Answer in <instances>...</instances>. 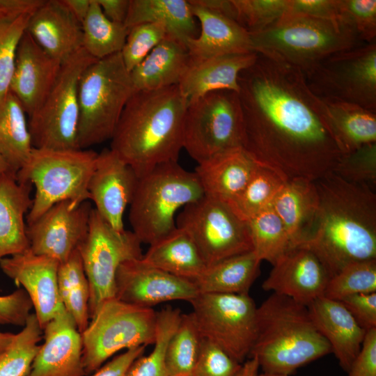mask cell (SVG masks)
<instances>
[{"mask_svg":"<svg viewBox=\"0 0 376 376\" xmlns=\"http://www.w3.org/2000/svg\"><path fill=\"white\" fill-rule=\"evenodd\" d=\"M256 54L237 80L243 148L258 164L287 180L315 181L331 172L342 155L320 99L299 70Z\"/></svg>","mask_w":376,"mask_h":376,"instance_id":"cell-1","label":"cell"},{"mask_svg":"<svg viewBox=\"0 0 376 376\" xmlns=\"http://www.w3.org/2000/svg\"><path fill=\"white\" fill-rule=\"evenodd\" d=\"M315 183L318 210L310 233L299 246L319 258L329 278L350 263L376 259L374 189L332 171Z\"/></svg>","mask_w":376,"mask_h":376,"instance_id":"cell-2","label":"cell"},{"mask_svg":"<svg viewBox=\"0 0 376 376\" xmlns=\"http://www.w3.org/2000/svg\"><path fill=\"white\" fill-rule=\"evenodd\" d=\"M187 105L178 85L136 91L121 113L110 148L139 178L159 164L178 162Z\"/></svg>","mask_w":376,"mask_h":376,"instance_id":"cell-3","label":"cell"},{"mask_svg":"<svg viewBox=\"0 0 376 376\" xmlns=\"http://www.w3.org/2000/svg\"><path fill=\"white\" fill-rule=\"evenodd\" d=\"M329 353V343L318 331L307 306L276 293L256 312V336L249 357L263 372L290 375L300 367Z\"/></svg>","mask_w":376,"mask_h":376,"instance_id":"cell-4","label":"cell"},{"mask_svg":"<svg viewBox=\"0 0 376 376\" xmlns=\"http://www.w3.org/2000/svg\"><path fill=\"white\" fill-rule=\"evenodd\" d=\"M249 36L253 52L286 63L303 74L331 54L366 44L340 21L288 13Z\"/></svg>","mask_w":376,"mask_h":376,"instance_id":"cell-5","label":"cell"},{"mask_svg":"<svg viewBox=\"0 0 376 376\" xmlns=\"http://www.w3.org/2000/svg\"><path fill=\"white\" fill-rule=\"evenodd\" d=\"M203 196L194 171L178 162L159 164L139 178L130 204L132 231L141 243L150 245L175 229L178 210Z\"/></svg>","mask_w":376,"mask_h":376,"instance_id":"cell-6","label":"cell"},{"mask_svg":"<svg viewBox=\"0 0 376 376\" xmlns=\"http://www.w3.org/2000/svg\"><path fill=\"white\" fill-rule=\"evenodd\" d=\"M136 91L120 52L96 60L79 84V149L111 140L121 113Z\"/></svg>","mask_w":376,"mask_h":376,"instance_id":"cell-7","label":"cell"},{"mask_svg":"<svg viewBox=\"0 0 376 376\" xmlns=\"http://www.w3.org/2000/svg\"><path fill=\"white\" fill-rule=\"evenodd\" d=\"M98 153L92 150H51L33 148L23 167L17 173L19 182L36 189L26 217V225L39 218L56 203L90 200L88 185Z\"/></svg>","mask_w":376,"mask_h":376,"instance_id":"cell-8","label":"cell"},{"mask_svg":"<svg viewBox=\"0 0 376 376\" xmlns=\"http://www.w3.org/2000/svg\"><path fill=\"white\" fill-rule=\"evenodd\" d=\"M157 314L152 308L112 298L104 301L81 334L86 375L95 372L122 350L153 345Z\"/></svg>","mask_w":376,"mask_h":376,"instance_id":"cell-9","label":"cell"},{"mask_svg":"<svg viewBox=\"0 0 376 376\" xmlns=\"http://www.w3.org/2000/svg\"><path fill=\"white\" fill-rule=\"evenodd\" d=\"M244 127L237 92L218 90L188 102L183 148L200 164L221 152L243 148Z\"/></svg>","mask_w":376,"mask_h":376,"instance_id":"cell-10","label":"cell"},{"mask_svg":"<svg viewBox=\"0 0 376 376\" xmlns=\"http://www.w3.org/2000/svg\"><path fill=\"white\" fill-rule=\"evenodd\" d=\"M96 60L81 47L62 63L49 93L40 107L29 117L33 148L79 149V84L84 70Z\"/></svg>","mask_w":376,"mask_h":376,"instance_id":"cell-11","label":"cell"},{"mask_svg":"<svg viewBox=\"0 0 376 376\" xmlns=\"http://www.w3.org/2000/svg\"><path fill=\"white\" fill-rule=\"evenodd\" d=\"M175 225L190 236L207 267L253 251L247 221L220 200L204 195L187 205Z\"/></svg>","mask_w":376,"mask_h":376,"instance_id":"cell-12","label":"cell"},{"mask_svg":"<svg viewBox=\"0 0 376 376\" xmlns=\"http://www.w3.org/2000/svg\"><path fill=\"white\" fill-rule=\"evenodd\" d=\"M304 75L318 97L376 111L375 41L331 54Z\"/></svg>","mask_w":376,"mask_h":376,"instance_id":"cell-13","label":"cell"},{"mask_svg":"<svg viewBox=\"0 0 376 376\" xmlns=\"http://www.w3.org/2000/svg\"><path fill=\"white\" fill-rule=\"evenodd\" d=\"M141 242L130 230L117 231L92 209L88 234L78 247L90 289V318L116 297V276L125 261L143 256Z\"/></svg>","mask_w":376,"mask_h":376,"instance_id":"cell-14","label":"cell"},{"mask_svg":"<svg viewBox=\"0 0 376 376\" xmlns=\"http://www.w3.org/2000/svg\"><path fill=\"white\" fill-rule=\"evenodd\" d=\"M189 303L201 336L243 363L256 336L257 306L249 295L198 293Z\"/></svg>","mask_w":376,"mask_h":376,"instance_id":"cell-15","label":"cell"},{"mask_svg":"<svg viewBox=\"0 0 376 376\" xmlns=\"http://www.w3.org/2000/svg\"><path fill=\"white\" fill-rule=\"evenodd\" d=\"M92 205L65 200L55 203L26 225L29 249L36 254L65 261L85 240Z\"/></svg>","mask_w":376,"mask_h":376,"instance_id":"cell-16","label":"cell"},{"mask_svg":"<svg viewBox=\"0 0 376 376\" xmlns=\"http://www.w3.org/2000/svg\"><path fill=\"white\" fill-rule=\"evenodd\" d=\"M198 294L194 283L146 263L141 258L122 263L116 276V298L152 308L166 301H190Z\"/></svg>","mask_w":376,"mask_h":376,"instance_id":"cell-17","label":"cell"},{"mask_svg":"<svg viewBox=\"0 0 376 376\" xmlns=\"http://www.w3.org/2000/svg\"><path fill=\"white\" fill-rule=\"evenodd\" d=\"M59 264L55 258L36 254L30 249L0 260L1 271L29 295L42 331L64 306L58 290Z\"/></svg>","mask_w":376,"mask_h":376,"instance_id":"cell-18","label":"cell"},{"mask_svg":"<svg viewBox=\"0 0 376 376\" xmlns=\"http://www.w3.org/2000/svg\"><path fill=\"white\" fill-rule=\"evenodd\" d=\"M138 180L134 169L111 148L98 153L88 191L95 210L117 231L125 230L123 215L133 198Z\"/></svg>","mask_w":376,"mask_h":376,"instance_id":"cell-19","label":"cell"},{"mask_svg":"<svg viewBox=\"0 0 376 376\" xmlns=\"http://www.w3.org/2000/svg\"><path fill=\"white\" fill-rule=\"evenodd\" d=\"M262 288L308 306L324 296L329 276L308 249L290 248L274 265Z\"/></svg>","mask_w":376,"mask_h":376,"instance_id":"cell-20","label":"cell"},{"mask_svg":"<svg viewBox=\"0 0 376 376\" xmlns=\"http://www.w3.org/2000/svg\"><path fill=\"white\" fill-rule=\"evenodd\" d=\"M44 343L27 376H85L82 340L65 307L43 329Z\"/></svg>","mask_w":376,"mask_h":376,"instance_id":"cell-21","label":"cell"},{"mask_svg":"<svg viewBox=\"0 0 376 376\" xmlns=\"http://www.w3.org/2000/svg\"><path fill=\"white\" fill-rule=\"evenodd\" d=\"M61 65L25 32L17 48L9 91L18 99L29 117L42 104Z\"/></svg>","mask_w":376,"mask_h":376,"instance_id":"cell-22","label":"cell"},{"mask_svg":"<svg viewBox=\"0 0 376 376\" xmlns=\"http://www.w3.org/2000/svg\"><path fill=\"white\" fill-rule=\"evenodd\" d=\"M26 31L61 63L82 47L81 24L61 0H44L31 14Z\"/></svg>","mask_w":376,"mask_h":376,"instance_id":"cell-23","label":"cell"},{"mask_svg":"<svg viewBox=\"0 0 376 376\" xmlns=\"http://www.w3.org/2000/svg\"><path fill=\"white\" fill-rule=\"evenodd\" d=\"M201 24L200 33L187 40L190 63L208 58L253 52L249 33L235 20L189 1Z\"/></svg>","mask_w":376,"mask_h":376,"instance_id":"cell-24","label":"cell"},{"mask_svg":"<svg viewBox=\"0 0 376 376\" xmlns=\"http://www.w3.org/2000/svg\"><path fill=\"white\" fill-rule=\"evenodd\" d=\"M312 321L329 343L339 365L347 372L366 333L341 301L322 296L307 306Z\"/></svg>","mask_w":376,"mask_h":376,"instance_id":"cell-25","label":"cell"},{"mask_svg":"<svg viewBox=\"0 0 376 376\" xmlns=\"http://www.w3.org/2000/svg\"><path fill=\"white\" fill-rule=\"evenodd\" d=\"M258 164L239 148L198 164L194 173L204 195L229 203L243 190Z\"/></svg>","mask_w":376,"mask_h":376,"instance_id":"cell-26","label":"cell"},{"mask_svg":"<svg viewBox=\"0 0 376 376\" xmlns=\"http://www.w3.org/2000/svg\"><path fill=\"white\" fill-rule=\"evenodd\" d=\"M253 52L231 54L190 63L178 86L188 102L212 91L238 92L240 73L253 63Z\"/></svg>","mask_w":376,"mask_h":376,"instance_id":"cell-27","label":"cell"},{"mask_svg":"<svg viewBox=\"0 0 376 376\" xmlns=\"http://www.w3.org/2000/svg\"><path fill=\"white\" fill-rule=\"evenodd\" d=\"M31 189L11 173L0 178V260L29 249L25 214L33 203Z\"/></svg>","mask_w":376,"mask_h":376,"instance_id":"cell-28","label":"cell"},{"mask_svg":"<svg viewBox=\"0 0 376 376\" xmlns=\"http://www.w3.org/2000/svg\"><path fill=\"white\" fill-rule=\"evenodd\" d=\"M318 206L314 180L297 178L288 180L274 199L272 207L282 221L291 248L302 244L312 228Z\"/></svg>","mask_w":376,"mask_h":376,"instance_id":"cell-29","label":"cell"},{"mask_svg":"<svg viewBox=\"0 0 376 376\" xmlns=\"http://www.w3.org/2000/svg\"><path fill=\"white\" fill-rule=\"evenodd\" d=\"M190 64L183 43L166 36L130 72L136 91H151L178 85Z\"/></svg>","mask_w":376,"mask_h":376,"instance_id":"cell-30","label":"cell"},{"mask_svg":"<svg viewBox=\"0 0 376 376\" xmlns=\"http://www.w3.org/2000/svg\"><path fill=\"white\" fill-rule=\"evenodd\" d=\"M319 99L326 123L342 155L376 143V111L345 102Z\"/></svg>","mask_w":376,"mask_h":376,"instance_id":"cell-31","label":"cell"},{"mask_svg":"<svg viewBox=\"0 0 376 376\" xmlns=\"http://www.w3.org/2000/svg\"><path fill=\"white\" fill-rule=\"evenodd\" d=\"M141 259L152 267L191 281L207 267L192 239L178 227L150 244Z\"/></svg>","mask_w":376,"mask_h":376,"instance_id":"cell-32","label":"cell"},{"mask_svg":"<svg viewBox=\"0 0 376 376\" xmlns=\"http://www.w3.org/2000/svg\"><path fill=\"white\" fill-rule=\"evenodd\" d=\"M196 18L189 1L130 0L125 26L130 28L144 23H162L167 36L185 45L197 36Z\"/></svg>","mask_w":376,"mask_h":376,"instance_id":"cell-33","label":"cell"},{"mask_svg":"<svg viewBox=\"0 0 376 376\" xmlns=\"http://www.w3.org/2000/svg\"><path fill=\"white\" fill-rule=\"evenodd\" d=\"M261 262L251 251L206 267L192 282L198 293L249 294Z\"/></svg>","mask_w":376,"mask_h":376,"instance_id":"cell-34","label":"cell"},{"mask_svg":"<svg viewBox=\"0 0 376 376\" xmlns=\"http://www.w3.org/2000/svg\"><path fill=\"white\" fill-rule=\"evenodd\" d=\"M21 103L10 91L0 97V155L16 175L33 148Z\"/></svg>","mask_w":376,"mask_h":376,"instance_id":"cell-35","label":"cell"},{"mask_svg":"<svg viewBox=\"0 0 376 376\" xmlns=\"http://www.w3.org/2000/svg\"><path fill=\"white\" fill-rule=\"evenodd\" d=\"M81 27L82 48L97 60L120 52L129 32L124 24L109 19L96 0H91Z\"/></svg>","mask_w":376,"mask_h":376,"instance_id":"cell-36","label":"cell"},{"mask_svg":"<svg viewBox=\"0 0 376 376\" xmlns=\"http://www.w3.org/2000/svg\"><path fill=\"white\" fill-rule=\"evenodd\" d=\"M287 180L276 171L258 164L243 190L228 204L239 217L248 221L272 205Z\"/></svg>","mask_w":376,"mask_h":376,"instance_id":"cell-37","label":"cell"},{"mask_svg":"<svg viewBox=\"0 0 376 376\" xmlns=\"http://www.w3.org/2000/svg\"><path fill=\"white\" fill-rule=\"evenodd\" d=\"M202 338L193 314H181L166 347L169 376H192Z\"/></svg>","mask_w":376,"mask_h":376,"instance_id":"cell-38","label":"cell"},{"mask_svg":"<svg viewBox=\"0 0 376 376\" xmlns=\"http://www.w3.org/2000/svg\"><path fill=\"white\" fill-rule=\"evenodd\" d=\"M253 251L260 261L274 265L290 248L287 230L272 205L247 221Z\"/></svg>","mask_w":376,"mask_h":376,"instance_id":"cell-39","label":"cell"},{"mask_svg":"<svg viewBox=\"0 0 376 376\" xmlns=\"http://www.w3.org/2000/svg\"><path fill=\"white\" fill-rule=\"evenodd\" d=\"M42 329L35 313H31L22 329L15 334L0 354V376H27L40 349Z\"/></svg>","mask_w":376,"mask_h":376,"instance_id":"cell-40","label":"cell"},{"mask_svg":"<svg viewBox=\"0 0 376 376\" xmlns=\"http://www.w3.org/2000/svg\"><path fill=\"white\" fill-rule=\"evenodd\" d=\"M181 314L180 310L171 308L157 312L154 347L148 355L143 354L134 361L126 376H169L164 361L166 347Z\"/></svg>","mask_w":376,"mask_h":376,"instance_id":"cell-41","label":"cell"},{"mask_svg":"<svg viewBox=\"0 0 376 376\" xmlns=\"http://www.w3.org/2000/svg\"><path fill=\"white\" fill-rule=\"evenodd\" d=\"M376 292V259L359 261L344 267L331 277L324 296L340 301L358 293Z\"/></svg>","mask_w":376,"mask_h":376,"instance_id":"cell-42","label":"cell"},{"mask_svg":"<svg viewBox=\"0 0 376 376\" xmlns=\"http://www.w3.org/2000/svg\"><path fill=\"white\" fill-rule=\"evenodd\" d=\"M31 14L0 17V97L9 91L17 48Z\"/></svg>","mask_w":376,"mask_h":376,"instance_id":"cell-43","label":"cell"},{"mask_svg":"<svg viewBox=\"0 0 376 376\" xmlns=\"http://www.w3.org/2000/svg\"><path fill=\"white\" fill-rule=\"evenodd\" d=\"M235 20L249 33L262 31L288 11L290 0H231Z\"/></svg>","mask_w":376,"mask_h":376,"instance_id":"cell-44","label":"cell"},{"mask_svg":"<svg viewBox=\"0 0 376 376\" xmlns=\"http://www.w3.org/2000/svg\"><path fill=\"white\" fill-rule=\"evenodd\" d=\"M331 171L346 181L365 185L375 189L376 143L364 145L354 151L341 155Z\"/></svg>","mask_w":376,"mask_h":376,"instance_id":"cell-45","label":"cell"},{"mask_svg":"<svg viewBox=\"0 0 376 376\" xmlns=\"http://www.w3.org/2000/svg\"><path fill=\"white\" fill-rule=\"evenodd\" d=\"M166 36L162 23H144L130 28L120 52L127 70L130 72Z\"/></svg>","mask_w":376,"mask_h":376,"instance_id":"cell-46","label":"cell"},{"mask_svg":"<svg viewBox=\"0 0 376 376\" xmlns=\"http://www.w3.org/2000/svg\"><path fill=\"white\" fill-rule=\"evenodd\" d=\"M338 21L349 27L362 42L375 41V0H338Z\"/></svg>","mask_w":376,"mask_h":376,"instance_id":"cell-47","label":"cell"},{"mask_svg":"<svg viewBox=\"0 0 376 376\" xmlns=\"http://www.w3.org/2000/svg\"><path fill=\"white\" fill-rule=\"evenodd\" d=\"M242 365L219 346L202 338L192 376H235Z\"/></svg>","mask_w":376,"mask_h":376,"instance_id":"cell-48","label":"cell"},{"mask_svg":"<svg viewBox=\"0 0 376 376\" xmlns=\"http://www.w3.org/2000/svg\"><path fill=\"white\" fill-rule=\"evenodd\" d=\"M32 308L31 301L24 289L0 296V324L24 327Z\"/></svg>","mask_w":376,"mask_h":376,"instance_id":"cell-49","label":"cell"},{"mask_svg":"<svg viewBox=\"0 0 376 376\" xmlns=\"http://www.w3.org/2000/svg\"><path fill=\"white\" fill-rule=\"evenodd\" d=\"M340 301L364 330L376 328V292L354 294Z\"/></svg>","mask_w":376,"mask_h":376,"instance_id":"cell-50","label":"cell"},{"mask_svg":"<svg viewBox=\"0 0 376 376\" xmlns=\"http://www.w3.org/2000/svg\"><path fill=\"white\" fill-rule=\"evenodd\" d=\"M86 279L82 260L77 249L65 261L59 264L57 277L58 290L63 304L72 290Z\"/></svg>","mask_w":376,"mask_h":376,"instance_id":"cell-51","label":"cell"},{"mask_svg":"<svg viewBox=\"0 0 376 376\" xmlns=\"http://www.w3.org/2000/svg\"><path fill=\"white\" fill-rule=\"evenodd\" d=\"M90 289L88 280L74 288L63 303V306L73 319L81 334L89 324Z\"/></svg>","mask_w":376,"mask_h":376,"instance_id":"cell-52","label":"cell"},{"mask_svg":"<svg viewBox=\"0 0 376 376\" xmlns=\"http://www.w3.org/2000/svg\"><path fill=\"white\" fill-rule=\"evenodd\" d=\"M347 376H376V328L368 330Z\"/></svg>","mask_w":376,"mask_h":376,"instance_id":"cell-53","label":"cell"},{"mask_svg":"<svg viewBox=\"0 0 376 376\" xmlns=\"http://www.w3.org/2000/svg\"><path fill=\"white\" fill-rule=\"evenodd\" d=\"M287 13L338 21V0H290Z\"/></svg>","mask_w":376,"mask_h":376,"instance_id":"cell-54","label":"cell"},{"mask_svg":"<svg viewBox=\"0 0 376 376\" xmlns=\"http://www.w3.org/2000/svg\"><path fill=\"white\" fill-rule=\"evenodd\" d=\"M145 347L139 346L126 350L102 366L91 376H126L134 361L143 354Z\"/></svg>","mask_w":376,"mask_h":376,"instance_id":"cell-55","label":"cell"},{"mask_svg":"<svg viewBox=\"0 0 376 376\" xmlns=\"http://www.w3.org/2000/svg\"><path fill=\"white\" fill-rule=\"evenodd\" d=\"M104 15L111 21L124 24L127 18L130 0H96Z\"/></svg>","mask_w":376,"mask_h":376,"instance_id":"cell-56","label":"cell"},{"mask_svg":"<svg viewBox=\"0 0 376 376\" xmlns=\"http://www.w3.org/2000/svg\"><path fill=\"white\" fill-rule=\"evenodd\" d=\"M72 15L81 24L89 10L91 0H61Z\"/></svg>","mask_w":376,"mask_h":376,"instance_id":"cell-57","label":"cell"},{"mask_svg":"<svg viewBox=\"0 0 376 376\" xmlns=\"http://www.w3.org/2000/svg\"><path fill=\"white\" fill-rule=\"evenodd\" d=\"M259 365L256 358L249 357L242 365L235 376H257L259 373Z\"/></svg>","mask_w":376,"mask_h":376,"instance_id":"cell-58","label":"cell"},{"mask_svg":"<svg viewBox=\"0 0 376 376\" xmlns=\"http://www.w3.org/2000/svg\"><path fill=\"white\" fill-rule=\"evenodd\" d=\"M15 334L0 331V354L6 350L12 341Z\"/></svg>","mask_w":376,"mask_h":376,"instance_id":"cell-59","label":"cell"},{"mask_svg":"<svg viewBox=\"0 0 376 376\" xmlns=\"http://www.w3.org/2000/svg\"><path fill=\"white\" fill-rule=\"evenodd\" d=\"M10 173L8 165L3 159V158L0 155V178L6 173Z\"/></svg>","mask_w":376,"mask_h":376,"instance_id":"cell-60","label":"cell"},{"mask_svg":"<svg viewBox=\"0 0 376 376\" xmlns=\"http://www.w3.org/2000/svg\"><path fill=\"white\" fill-rule=\"evenodd\" d=\"M257 376H290V375L280 374V373L263 372L262 373H258Z\"/></svg>","mask_w":376,"mask_h":376,"instance_id":"cell-61","label":"cell"},{"mask_svg":"<svg viewBox=\"0 0 376 376\" xmlns=\"http://www.w3.org/2000/svg\"><path fill=\"white\" fill-rule=\"evenodd\" d=\"M2 17V15H0V17Z\"/></svg>","mask_w":376,"mask_h":376,"instance_id":"cell-62","label":"cell"}]
</instances>
